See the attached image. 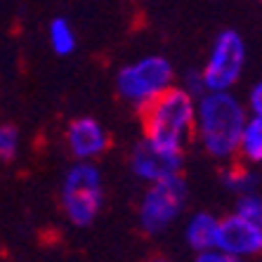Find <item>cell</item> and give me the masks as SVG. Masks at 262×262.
Segmentation results:
<instances>
[{"instance_id": "6da1fadb", "label": "cell", "mask_w": 262, "mask_h": 262, "mask_svg": "<svg viewBox=\"0 0 262 262\" xmlns=\"http://www.w3.org/2000/svg\"><path fill=\"white\" fill-rule=\"evenodd\" d=\"M246 118L248 111L232 90H206L196 97L194 137L208 156L229 163L236 159L238 135Z\"/></svg>"}, {"instance_id": "7a4b0ae2", "label": "cell", "mask_w": 262, "mask_h": 262, "mask_svg": "<svg viewBox=\"0 0 262 262\" xmlns=\"http://www.w3.org/2000/svg\"><path fill=\"white\" fill-rule=\"evenodd\" d=\"M194 109L196 97L182 85H170L142 109L144 140L182 154L194 137Z\"/></svg>"}, {"instance_id": "3957f363", "label": "cell", "mask_w": 262, "mask_h": 262, "mask_svg": "<svg viewBox=\"0 0 262 262\" xmlns=\"http://www.w3.org/2000/svg\"><path fill=\"white\" fill-rule=\"evenodd\" d=\"M61 210L76 227H88L102 210L104 180L95 161H76L61 182Z\"/></svg>"}, {"instance_id": "277c9868", "label": "cell", "mask_w": 262, "mask_h": 262, "mask_svg": "<svg viewBox=\"0 0 262 262\" xmlns=\"http://www.w3.org/2000/svg\"><path fill=\"white\" fill-rule=\"evenodd\" d=\"M170 85H175V71L170 61L161 55H146L133 64H125L116 73L118 97L140 111Z\"/></svg>"}, {"instance_id": "5b68a950", "label": "cell", "mask_w": 262, "mask_h": 262, "mask_svg": "<svg viewBox=\"0 0 262 262\" xmlns=\"http://www.w3.org/2000/svg\"><path fill=\"white\" fill-rule=\"evenodd\" d=\"M187 199H189V189L180 172L146 184V191L140 201V210H137L140 227L151 236L163 234L184 213Z\"/></svg>"}, {"instance_id": "8992f818", "label": "cell", "mask_w": 262, "mask_h": 262, "mask_svg": "<svg viewBox=\"0 0 262 262\" xmlns=\"http://www.w3.org/2000/svg\"><path fill=\"white\" fill-rule=\"evenodd\" d=\"M246 59H248V50L238 31L227 29L217 33L206 67L201 69L206 90H232L244 76Z\"/></svg>"}, {"instance_id": "52a82bcc", "label": "cell", "mask_w": 262, "mask_h": 262, "mask_svg": "<svg viewBox=\"0 0 262 262\" xmlns=\"http://www.w3.org/2000/svg\"><path fill=\"white\" fill-rule=\"evenodd\" d=\"M215 248L222 250L229 260H248L262 250V222H253L232 213L217 220Z\"/></svg>"}, {"instance_id": "ba28073f", "label": "cell", "mask_w": 262, "mask_h": 262, "mask_svg": "<svg viewBox=\"0 0 262 262\" xmlns=\"http://www.w3.org/2000/svg\"><path fill=\"white\" fill-rule=\"evenodd\" d=\"M130 170L137 175L142 182L151 184L156 180L177 175L182 170V154L170 151L163 146L154 144L149 140H142L135 144L133 154H130Z\"/></svg>"}, {"instance_id": "9c48e42d", "label": "cell", "mask_w": 262, "mask_h": 262, "mask_svg": "<svg viewBox=\"0 0 262 262\" xmlns=\"http://www.w3.org/2000/svg\"><path fill=\"white\" fill-rule=\"evenodd\" d=\"M67 146L76 161H97L109 149V133L95 118H76L67 128Z\"/></svg>"}, {"instance_id": "30bf717a", "label": "cell", "mask_w": 262, "mask_h": 262, "mask_svg": "<svg viewBox=\"0 0 262 262\" xmlns=\"http://www.w3.org/2000/svg\"><path fill=\"white\" fill-rule=\"evenodd\" d=\"M215 232H217V217L213 213H194L184 227V241L194 253H201L215 246Z\"/></svg>"}, {"instance_id": "8fae6325", "label": "cell", "mask_w": 262, "mask_h": 262, "mask_svg": "<svg viewBox=\"0 0 262 262\" xmlns=\"http://www.w3.org/2000/svg\"><path fill=\"white\" fill-rule=\"evenodd\" d=\"M236 159H241V163L248 165H257L262 161V116L248 114L241 135H238Z\"/></svg>"}, {"instance_id": "7c38bea8", "label": "cell", "mask_w": 262, "mask_h": 262, "mask_svg": "<svg viewBox=\"0 0 262 262\" xmlns=\"http://www.w3.org/2000/svg\"><path fill=\"white\" fill-rule=\"evenodd\" d=\"M222 184L232 194H246V191H257L260 187V175L253 165L248 163H234L229 161L222 170Z\"/></svg>"}, {"instance_id": "4fadbf2b", "label": "cell", "mask_w": 262, "mask_h": 262, "mask_svg": "<svg viewBox=\"0 0 262 262\" xmlns=\"http://www.w3.org/2000/svg\"><path fill=\"white\" fill-rule=\"evenodd\" d=\"M48 40H50V48L55 50L57 55L67 57L71 52H76L78 48V40H76V31L73 26L69 24L64 17H57L50 21L48 26Z\"/></svg>"}, {"instance_id": "5bb4252c", "label": "cell", "mask_w": 262, "mask_h": 262, "mask_svg": "<svg viewBox=\"0 0 262 262\" xmlns=\"http://www.w3.org/2000/svg\"><path fill=\"white\" fill-rule=\"evenodd\" d=\"M234 213L241 215L246 220H253V222H262V199L257 191H246V194H238L236 206H234Z\"/></svg>"}, {"instance_id": "9a60e30c", "label": "cell", "mask_w": 262, "mask_h": 262, "mask_svg": "<svg viewBox=\"0 0 262 262\" xmlns=\"http://www.w3.org/2000/svg\"><path fill=\"white\" fill-rule=\"evenodd\" d=\"M19 130L10 123L0 125V161H12L19 151Z\"/></svg>"}, {"instance_id": "2e32d148", "label": "cell", "mask_w": 262, "mask_h": 262, "mask_svg": "<svg viewBox=\"0 0 262 262\" xmlns=\"http://www.w3.org/2000/svg\"><path fill=\"white\" fill-rule=\"evenodd\" d=\"M244 106L250 116H262V83H253L250 85Z\"/></svg>"}, {"instance_id": "e0dca14e", "label": "cell", "mask_w": 262, "mask_h": 262, "mask_svg": "<svg viewBox=\"0 0 262 262\" xmlns=\"http://www.w3.org/2000/svg\"><path fill=\"white\" fill-rule=\"evenodd\" d=\"M184 90L189 92L191 97H199L206 92V85H203V78H201V71H189L184 76Z\"/></svg>"}, {"instance_id": "ac0fdd59", "label": "cell", "mask_w": 262, "mask_h": 262, "mask_svg": "<svg viewBox=\"0 0 262 262\" xmlns=\"http://www.w3.org/2000/svg\"><path fill=\"white\" fill-rule=\"evenodd\" d=\"M196 260L199 262H232L222 250L215 248V246L213 248H208V250H201V253H196Z\"/></svg>"}]
</instances>
